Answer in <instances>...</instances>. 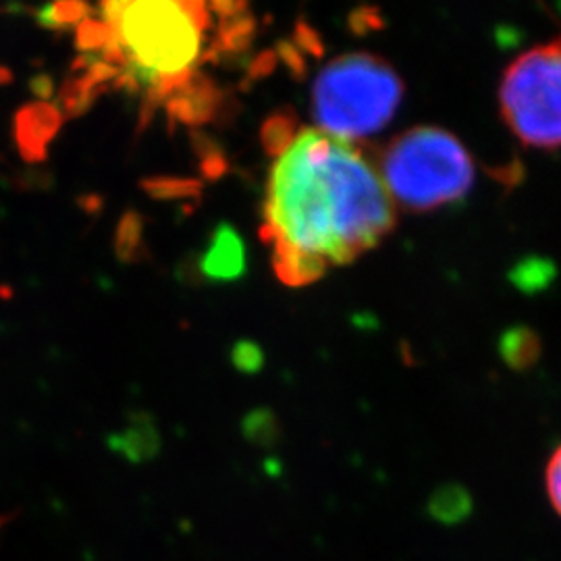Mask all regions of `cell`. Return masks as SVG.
<instances>
[{
  "label": "cell",
  "instance_id": "1",
  "mask_svg": "<svg viewBox=\"0 0 561 561\" xmlns=\"http://www.w3.org/2000/svg\"><path fill=\"white\" fill-rule=\"evenodd\" d=\"M264 219L277 275L304 285L377 248L396 227V208L381 173L352 141L304 129L273 164Z\"/></svg>",
  "mask_w": 561,
  "mask_h": 561
},
{
  "label": "cell",
  "instance_id": "2",
  "mask_svg": "<svg viewBox=\"0 0 561 561\" xmlns=\"http://www.w3.org/2000/svg\"><path fill=\"white\" fill-rule=\"evenodd\" d=\"M101 53L125 80L146 92L169 94L190 80L208 32L206 7L198 2L138 0L101 7Z\"/></svg>",
  "mask_w": 561,
  "mask_h": 561
},
{
  "label": "cell",
  "instance_id": "3",
  "mask_svg": "<svg viewBox=\"0 0 561 561\" xmlns=\"http://www.w3.org/2000/svg\"><path fill=\"white\" fill-rule=\"evenodd\" d=\"M379 173L393 202L414 213L460 202L477 175L466 146L454 134L428 125L389 141Z\"/></svg>",
  "mask_w": 561,
  "mask_h": 561
},
{
  "label": "cell",
  "instance_id": "4",
  "mask_svg": "<svg viewBox=\"0 0 561 561\" xmlns=\"http://www.w3.org/2000/svg\"><path fill=\"white\" fill-rule=\"evenodd\" d=\"M403 83L385 60L352 53L331 60L314 81L312 111L319 129L340 140L379 134L393 119Z\"/></svg>",
  "mask_w": 561,
  "mask_h": 561
},
{
  "label": "cell",
  "instance_id": "5",
  "mask_svg": "<svg viewBox=\"0 0 561 561\" xmlns=\"http://www.w3.org/2000/svg\"><path fill=\"white\" fill-rule=\"evenodd\" d=\"M500 108L522 144L560 148L561 38L539 44L510 62L500 85Z\"/></svg>",
  "mask_w": 561,
  "mask_h": 561
},
{
  "label": "cell",
  "instance_id": "6",
  "mask_svg": "<svg viewBox=\"0 0 561 561\" xmlns=\"http://www.w3.org/2000/svg\"><path fill=\"white\" fill-rule=\"evenodd\" d=\"M201 271L210 280L240 279L245 273V245L231 225L222 222L217 227L202 256Z\"/></svg>",
  "mask_w": 561,
  "mask_h": 561
},
{
  "label": "cell",
  "instance_id": "7",
  "mask_svg": "<svg viewBox=\"0 0 561 561\" xmlns=\"http://www.w3.org/2000/svg\"><path fill=\"white\" fill-rule=\"evenodd\" d=\"M231 360L240 368L241 373H259L264 356H262V350L256 343L240 341L231 352Z\"/></svg>",
  "mask_w": 561,
  "mask_h": 561
},
{
  "label": "cell",
  "instance_id": "8",
  "mask_svg": "<svg viewBox=\"0 0 561 561\" xmlns=\"http://www.w3.org/2000/svg\"><path fill=\"white\" fill-rule=\"evenodd\" d=\"M545 484H547V495L549 502L556 507V512L561 516V445L553 451L547 463L545 472Z\"/></svg>",
  "mask_w": 561,
  "mask_h": 561
}]
</instances>
